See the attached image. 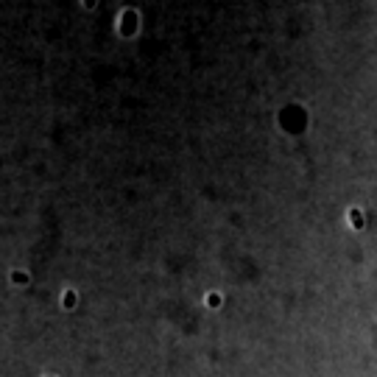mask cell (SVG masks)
Listing matches in <instances>:
<instances>
[{
	"instance_id": "3",
	"label": "cell",
	"mask_w": 377,
	"mask_h": 377,
	"mask_svg": "<svg viewBox=\"0 0 377 377\" xmlns=\"http://www.w3.org/2000/svg\"><path fill=\"white\" fill-rule=\"evenodd\" d=\"M73 302H76V296H73V291H67V296H64V305H67V308H70Z\"/></svg>"
},
{
	"instance_id": "2",
	"label": "cell",
	"mask_w": 377,
	"mask_h": 377,
	"mask_svg": "<svg viewBox=\"0 0 377 377\" xmlns=\"http://www.w3.org/2000/svg\"><path fill=\"white\" fill-rule=\"evenodd\" d=\"M207 305H210V308H218V305H221V293H210V296H207Z\"/></svg>"
},
{
	"instance_id": "1",
	"label": "cell",
	"mask_w": 377,
	"mask_h": 377,
	"mask_svg": "<svg viewBox=\"0 0 377 377\" xmlns=\"http://www.w3.org/2000/svg\"><path fill=\"white\" fill-rule=\"evenodd\" d=\"M346 221H349L352 229H363V213H360V210H349V213H346Z\"/></svg>"
}]
</instances>
